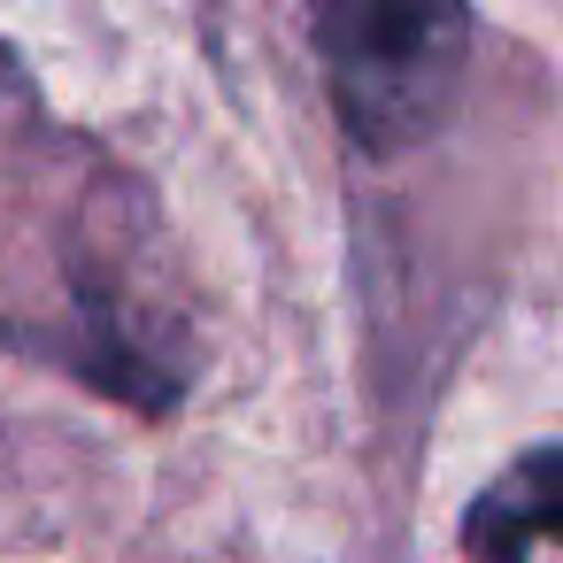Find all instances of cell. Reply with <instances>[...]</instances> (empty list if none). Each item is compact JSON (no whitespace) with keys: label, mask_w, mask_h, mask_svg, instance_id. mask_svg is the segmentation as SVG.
<instances>
[{"label":"cell","mask_w":563,"mask_h":563,"mask_svg":"<svg viewBox=\"0 0 563 563\" xmlns=\"http://www.w3.org/2000/svg\"><path fill=\"white\" fill-rule=\"evenodd\" d=\"M317 55L332 109L355 147L401 155L432 140L463 93V55H471V16L432 9V0H332L317 9Z\"/></svg>","instance_id":"6da1fadb"},{"label":"cell","mask_w":563,"mask_h":563,"mask_svg":"<svg viewBox=\"0 0 563 563\" xmlns=\"http://www.w3.org/2000/svg\"><path fill=\"white\" fill-rule=\"evenodd\" d=\"M555 448H525L471 509H463V548L471 563H540V548L555 540Z\"/></svg>","instance_id":"7a4b0ae2"}]
</instances>
